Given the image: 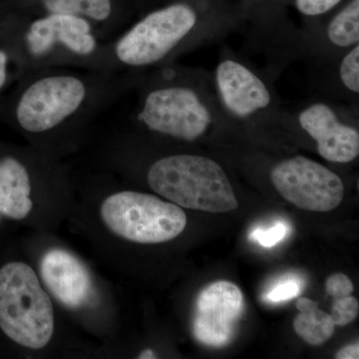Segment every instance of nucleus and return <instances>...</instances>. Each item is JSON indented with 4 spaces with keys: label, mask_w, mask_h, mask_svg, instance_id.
<instances>
[{
    "label": "nucleus",
    "mask_w": 359,
    "mask_h": 359,
    "mask_svg": "<svg viewBox=\"0 0 359 359\" xmlns=\"http://www.w3.org/2000/svg\"><path fill=\"white\" fill-rule=\"evenodd\" d=\"M148 71L51 67L26 72L6 115L34 150L53 160L75 147L94 123L133 92Z\"/></svg>",
    "instance_id": "f257e3e1"
},
{
    "label": "nucleus",
    "mask_w": 359,
    "mask_h": 359,
    "mask_svg": "<svg viewBox=\"0 0 359 359\" xmlns=\"http://www.w3.org/2000/svg\"><path fill=\"white\" fill-rule=\"evenodd\" d=\"M133 92L130 123L136 133L186 145L241 135L224 114L205 68L175 61L149 70Z\"/></svg>",
    "instance_id": "f03ea898"
},
{
    "label": "nucleus",
    "mask_w": 359,
    "mask_h": 359,
    "mask_svg": "<svg viewBox=\"0 0 359 359\" xmlns=\"http://www.w3.org/2000/svg\"><path fill=\"white\" fill-rule=\"evenodd\" d=\"M243 11L204 1L174 2L150 11L108 41L114 72L155 69L244 29Z\"/></svg>",
    "instance_id": "7ed1b4c3"
},
{
    "label": "nucleus",
    "mask_w": 359,
    "mask_h": 359,
    "mask_svg": "<svg viewBox=\"0 0 359 359\" xmlns=\"http://www.w3.org/2000/svg\"><path fill=\"white\" fill-rule=\"evenodd\" d=\"M0 42L25 73L51 67L113 72L108 41L76 15L45 13L14 18L0 25Z\"/></svg>",
    "instance_id": "20e7f679"
},
{
    "label": "nucleus",
    "mask_w": 359,
    "mask_h": 359,
    "mask_svg": "<svg viewBox=\"0 0 359 359\" xmlns=\"http://www.w3.org/2000/svg\"><path fill=\"white\" fill-rule=\"evenodd\" d=\"M211 73L219 106L241 135L276 133L283 106L276 81L283 73L271 66L255 65L228 44L222 45Z\"/></svg>",
    "instance_id": "39448f33"
},
{
    "label": "nucleus",
    "mask_w": 359,
    "mask_h": 359,
    "mask_svg": "<svg viewBox=\"0 0 359 359\" xmlns=\"http://www.w3.org/2000/svg\"><path fill=\"white\" fill-rule=\"evenodd\" d=\"M147 157L142 163L146 183L164 199L185 209L215 214L238 209L230 177L219 161L181 149Z\"/></svg>",
    "instance_id": "423d86ee"
},
{
    "label": "nucleus",
    "mask_w": 359,
    "mask_h": 359,
    "mask_svg": "<svg viewBox=\"0 0 359 359\" xmlns=\"http://www.w3.org/2000/svg\"><path fill=\"white\" fill-rule=\"evenodd\" d=\"M359 108L316 95L283 106L276 134L297 136L313 144L323 159L349 164L359 156Z\"/></svg>",
    "instance_id": "0eeeda50"
},
{
    "label": "nucleus",
    "mask_w": 359,
    "mask_h": 359,
    "mask_svg": "<svg viewBox=\"0 0 359 359\" xmlns=\"http://www.w3.org/2000/svg\"><path fill=\"white\" fill-rule=\"evenodd\" d=\"M0 330L18 346L39 351L55 330L48 292L29 264L11 262L0 269Z\"/></svg>",
    "instance_id": "6e6552de"
},
{
    "label": "nucleus",
    "mask_w": 359,
    "mask_h": 359,
    "mask_svg": "<svg viewBox=\"0 0 359 359\" xmlns=\"http://www.w3.org/2000/svg\"><path fill=\"white\" fill-rule=\"evenodd\" d=\"M99 212L110 233L136 244L170 242L179 237L187 226V216L181 207L137 191L110 194L103 200Z\"/></svg>",
    "instance_id": "1a4fd4ad"
},
{
    "label": "nucleus",
    "mask_w": 359,
    "mask_h": 359,
    "mask_svg": "<svg viewBox=\"0 0 359 359\" xmlns=\"http://www.w3.org/2000/svg\"><path fill=\"white\" fill-rule=\"evenodd\" d=\"M266 173L276 192L299 209L330 212L344 200L346 187L339 175L304 156L275 161Z\"/></svg>",
    "instance_id": "9d476101"
},
{
    "label": "nucleus",
    "mask_w": 359,
    "mask_h": 359,
    "mask_svg": "<svg viewBox=\"0 0 359 359\" xmlns=\"http://www.w3.org/2000/svg\"><path fill=\"white\" fill-rule=\"evenodd\" d=\"M244 309V295L238 285L228 280L210 283L196 301L194 337L207 346H226L235 335Z\"/></svg>",
    "instance_id": "9b49d317"
},
{
    "label": "nucleus",
    "mask_w": 359,
    "mask_h": 359,
    "mask_svg": "<svg viewBox=\"0 0 359 359\" xmlns=\"http://www.w3.org/2000/svg\"><path fill=\"white\" fill-rule=\"evenodd\" d=\"M53 161L37 151L0 156V214L11 219H25L33 210L32 198L37 181L55 168Z\"/></svg>",
    "instance_id": "f8f14e48"
},
{
    "label": "nucleus",
    "mask_w": 359,
    "mask_h": 359,
    "mask_svg": "<svg viewBox=\"0 0 359 359\" xmlns=\"http://www.w3.org/2000/svg\"><path fill=\"white\" fill-rule=\"evenodd\" d=\"M358 44L359 0H349L313 28H299V54L306 63L337 57Z\"/></svg>",
    "instance_id": "ddd939ff"
},
{
    "label": "nucleus",
    "mask_w": 359,
    "mask_h": 359,
    "mask_svg": "<svg viewBox=\"0 0 359 359\" xmlns=\"http://www.w3.org/2000/svg\"><path fill=\"white\" fill-rule=\"evenodd\" d=\"M45 287L61 304L80 309L89 302L93 290L88 269L74 255L62 249L45 252L40 262Z\"/></svg>",
    "instance_id": "4468645a"
},
{
    "label": "nucleus",
    "mask_w": 359,
    "mask_h": 359,
    "mask_svg": "<svg viewBox=\"0 0 359 359\" xmlns=\"http://www.w3.org/2000/svg\"><path fill=\"white\" fill-rule=\"evenodd\" d=\"M244 14V44L250 50L271 53L283 50L294 41L297 27L283 14L276 0H248Z\"/></svg>",
    "instance_id": "2eb2a0df"
},
{
    "label": "nucleus",
    "mask_w": 359,
    "mask_h": 359,
    "mask_svg": "<svg viewBox=\"0 0 359 359\" xmlns=\"http://www.w3.org/2000/svg\"><path fill=\"white\" fill-rule=\"evenodd\" d=\"M308 65L311 95L359 108V44L337 57Z\"/></svg>",
    "instance_id": "dca6fc26"
},
{
    "label": "nucleus",
    "mask_w": 359,
    "mask_h": 359,
    "mask_svg": "<svg viewBox=\"0 0 359 359\" xmlns=\"http://www.w3.org/2000/svg\"><path fill=\"white\" fill-rule=\"evenodd\" d=\"M41 13L76 15L89 21L99 39L110 41L123 32L116 15L115 0H39Z\"/></svg>",
    "instance_id": "f3484780"
},
{
    "label": "nucleus",
    "mask_w": 359,
    "mask_h": 359,
    "mask_svg": "<svg viewBox=\"0 0 359 359\" xmlns=\"http://www.w3.org/2000/svg\"><path fill=\"white\" fill-rule=\"evenodd\" d=\"M299 316L294 318L297 334L311 346H318L332 339L334 323L330 314L318 309V302L302 297L297 302Z\"/></svg>",
    "instance_id": "a211bd4d"
},
{
    "label": "nucleus",
    "mask_w": 359,
    "mask_h": 359,
    "mask_svg": "<svg viewBox=\"0 0 359 359\" xmlns=\"http://www.w3.org/2000/svg\"><path fill=\"white\" fill-rule=\"evenodd\" d=\"M342 0H294L297 11L304 18L302 29H309L318 25L334 13Z\"/></svg>",
    "instance_id": "6ab92c4d"
},
{
    "label": "nucleus",
    "mask_w": 359,
    "mask_h": 359,
    "mask_svg": "<svg viewBox=\"0 0 359 359\" xmlns=\"http://www.w3.org/2000/svg\"><path fill=\"white\" fill-rule=\"evenodd\" d=\"M289 233L290 224L280 221L276 222L269 228L259 226V228L255 229L250 231V240L264 248H271L285 240Z\"/></svg>",
    "instance_id": "aec40b11"
},
{
    "label": "nucleus",
    "mask_w": 359,
    "mask_h": 359,
    "mask_svg": "<svg viewBox=\"0 0 359 359\" xmlns=\"http://www.w3.org/2000/svg\"><path fill=\"white\" fill-rule=\"evenodd\" d=\"M302 283L295 276H287L276 283L264 295V299L271 304L290 301L301 294Z\"/></svg>",
    "instance_id": "412c9836"
},
{
    "label": "nucleus",
    "mask_w": 359,
    "mask_h": 359,
    "mask_svg": "<svg viewBox=\"0 0 359 359\" xmlns=\"http://www.w3.org/2000/svg\"><path fill=\"white\" fill-rule=\"evenodd\" d=\"M358 299L348 295V297H341V299H334L330 316H332L335 325L346 327L358 318Z\"/></svg>",
    "instance_id": "4be33fe9"
},
{
    "label": "nucleus",
    "mask_w": 359,
    "mask_h": 359,
    "mask_svg": "<svg viewBox=\"0 0 359 359\" xmlns=\"http://www.w3.org/2000/svg\"><path fill=\"white\" fill-rule=\"evenodd\" d=\"M25 71L16 62L11 51L0 42V93L13 79L20 80Z\"/></svg>",
    "instance_id": "5701e85b"
},
{
    "label": "nucleus",
    "mask_w": 359,
    "mask_h": 359,
    "mask_svg": "<svg viewBox=\"0 0 359 359\" xmlns=\"http://www.w3.org/2000/svg\"><path fill=\"white\" fill-rule=\"evenodd\" d=\"M327 294L334 299L348 297L354 292L353 283L344 273H334L327 278L325 283Z\"/></svg>",
    "instance_id": "b1692460"
},
{
    "label": "nucleus",
    "mask_w": 359,
    "mask_h": 359,
    "mask_svg": "<svg viewBox=\"0 0 359 359\" xmlns=\"http://www.w3.org/2000/svg\"><path fill=\"white\" fill-rule=\"evenodd\" d=\"M337 359H358L359 358V346L358 344H351V346L344 347L340 349L335 355Z\"/></svg>",
    "instance_id": "393cba45"
},
{
    "label": "nucleus",
    "mask_w": 359,
    "mask_h": 359,
    "mask_svg": "<svg viewBox=\"0 0 359 359\" xmlns=\"http://www.w3.org/2000/svg\"><path fill=\"white\" fill-rule=\"evenodd\" d=\"M157 358V354H156L152 349H145V351H142L138 355L139 359H154Z\"/></svg>",
    "instance_id": "a878e982"
},
{
    "label": "nucleus",
    "mask_w": 359,
    "mask_h": 359,
    "mask_svg": "<svg viewBox=\"0 0 359 359\" xmlns=\"http://www.w3.org/2000/svg\"><path fill=\"white\" fill-rule=\"evenodd\" d=\"M0 217H1V214H0Z\"/></svg>",
    "instance_id": "bb28decb"
}]
</instances>
